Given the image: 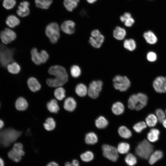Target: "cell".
I'll list each match as a JSON object with an SVG mask.
<instances>
[{"mask_svg": "<svg viewBox=\"0 0 166 166\" xmlns=\"http://www.w3.org/2000/svg\"><path fill=\"white\" fill-rule=\"evenodd\" d=\"M102 148L103 154L105 157L113 162L117 160L119 155L117 148L107 144L103 145Z\"/></svg>", "mask_w": 166, "mask_h": 166, "instance_id": "cell-7", "label": "cell"}, {"mask_svg": "<svg viewBox=\"0 0 166 166\" xmlns=\"http://www.w3.org/2000/svg\"><path fill=\"white\" fill-rule=\"evenodd\" d=\"M16 4L15 0H4L3 2V7L7 10L13 8Z\"/></svg>", "mask_w": 166, "mask_h": 166, "instance_id": "cell-47", "label": "cell"}, {"mask_svg": "<svg viewBox=\"0 0 166 166\" xmlns=\"http://www.w3.org/2000/svg\"><path fill=\"white\" fill-rule=\"evenodd\" d=\"M30 3L27 1L21 2L17 11V14L20 17H24L29 15L30 13L29 8Z\"/></svg>", "mask_w": 166, "mask_h": 166, "instance_id": "cell-12", "label": "cell"}, {"mask_svg": "<svg viewBox=\"0 0 166 166\" xmlns=\"http://www.w3.org/2000/svg\"><path fill=\"white\" fill-rule=\"evenodd\" d=\"M108 120L104 117L100 116L98 117L95 121V124L96 127L99 129L105 128L108 124Z\"/></svg>", "mask_w": 166, "mask_h": 166, "instance_id": "cell-32", "label": "cell"}, {"mask_svg": "<svg viewBox=\"0 0 166 166\" xmlns=\"http://www.w3.org/2000/svg\"><path fill=\"white\" fill-rule=\"evenodd\" d=\"M23 148V146L22 143L17 142L14 144L12 149L22 156L25 154Z\"/></svg>", "mask_w": 166, "mask_h": 166, "instance_id": "cell-45", "label": "cell"}, {"mask_svg": "<svg viewBox=\"0 0 166 166\" xmlns=\"http://www.w3.org/2000/svg\"><path fill=\"white\" fill-rule=\"evenodd\" d=\"M160 131L156 128H152L147 134V139L149 141L154 142L158 140L160 134Z\"/></svg>", "mask_w": 166, "mask_h": 166, "instance_id": "cell-21", "label": "cell"}, {"mask_svg": "<svg viewBox=\"0 0 166 166\" xmlns=\"http://www.w3.org/2000/svg\"><path fill=\"white\" fill-rule=\"evenodd\" d=\"M68 79L55 77L54 78H49L46 80V83L50 87H60L68 81Z\"/></svg>", "mask_w": 166, "mask_h": 166, "instance_id": "cell-13", "label": "cell"}, {"mask_svg": "<svg viewBox=\"0 0 166 166\" xmlns=\"http://www.w3.org/2000/svg\"><path fill=\"white\" fill-rule=\"evenodd\" d=\"M124 107L123 104L120 102H117L113 104L112 107L113 113L116 115H120L124 111Z\"/></svg>", "mask_w": 166, "mask_h": 166, "instance_id": "cell-22", "label": "cell"}, {"mask_svg": "<svg viewBox=\"0 0 166 166\" xmlns=\"http://www.w3.org/2000/svg\"><path fill=\"white\" fill-rule=\"evenodd\" d=\"M27 85L30 90L36 92L39 90L41 85L38 80L34 77H30L27 81Z\"/></svg>", "mask_w": 166, "mask_h": 166, "instance_id": "cell-17", "label": "cell"}, {"mask_svg": "<svg viewBox=\"0 0 166 166\" xmlns=\"http://www.w3.org/2000/svg\"><path fill=\"white\" fill-rule=\"evenodd\" d=\"M97 0H86L90 4H93L96 2Z\"/></svg>", "mask_w": 166, "mask_h": 166, "instance_id": "cell-57", "label": "cell"}, {"mask_svg": "<svg viewBox=\"0 0 166 166\" xmlns=\"http://www.w3.org/2000/svg\"><path fill=\"white\" fill-rule=\"evenodd\" d=\"M105 37L101 34L99 36L95 37H90L89 42L93 47L96 48H100L104 42Z\"/></svg>", "mask_w": 166, "mask_h": 166, "instance_id": "cell-14", "label": "cell"}, {"mask_svg": "<svg viewBox=\"0 0 166 166\" xmlns=\"http://www.w3.org/2000/svg\"><path fill=\"white\" fill-rule=\"evenodd\" d=\"M75 24L71 20H67L64 22L61 26L62 31L64 33L71 34L74 33L75 31Z\"/></svg>", "mask_w": 166, "mask_h": 166, "instance_id": "cell-11", "label": "cell"}, {"mask_svg": "<svg viewBox=\"0 0 166 166\" xmlns=\"http://www.w3.org/2000/svg\"><path fill=\"white\" fill-rule=\"evenodd\" d=\"M45 33L50 42L53 44L58 41L60 37V28L56 23H50L46 26Z\"/></svg>", "mask_w": 166, "mask_h": 166, "instance_id": "cell-4", "label": "cell"}, {"mask_svg": "<svg viewBox=\"0 0 166 166\" xmlns=\"http://www.w3.org/2000/svg\"><path fill=\"white\" fill-rule=\"evenodd\" d=\"M4 126V123L2 120L0 119V129H2Z\"/></svg>", "mask_w": 166, "mask_h": 166, "instance_id": "cell-55", "label": "cell"}, {"mask_svg": "<svg viewBox=\"0 0 166 166\" xmlns=\"http://www.w3.org/2000/svg\"><path fill=\"white\" fill-rule=\"evenodd\" d=\"M8 71L10 73L13 74L18 73L21 70V67L17 62H13L9 64L7 66Z\"/></svg>", "mask_w": 166, "mask_h": 166, "instance_id": "cell-34", "label": "cell"}, {"mask_svg": "<svg viewBox=\"0 0 166 166\" xmlns=\"http://www.w3.org/2000/svg\"><path fill=\"white\" fill-rule=\"evenodd\" d=\"M143 36L146 42L149 44H155L157 41V36L155 33L151 30H148L144 32Z\"/></svg>", "mask_w": 166, "mask_h": 166, "instance_id": "cell-16", "label": "cell"}, {"mask_svg": "<svg viewBox=\"0 0 166 166\" xmlns=\"http://www.w3.org/2000/svg\"><path fill=\"white\" fill-rule=\"evenodd\" d=\"M75 91L76 94L80 97H85L88 94V88L84 84L82 83L76 85Z\"/></svg>", "mask_w": 166, "mask_h": 166, "instance_id": "cell-23", "label": "cell"}, {"mask_svg": "<svg viewBox=\"0 0 166 166\" xmlns=\"http://www.w3.org/2000/svg\"><path fill=\"white\" fill-rule=\"evenodd\" d=\"M164 127L166 128V117L162 122Z\"/></svg>", "mask_w": 166, "mask_h": 166, "instance_id": "cell-58", "label": "cell"}, {"mask_svg": "<svg viewBox=\"0 0 166 166\" xmlns=\"http://www.w3.org/2000/svg\"><path fill=\"white\" fill-rule=\"evenodd\" d=\"M123 45L125 49L131 51H134L136 46V42L132 38L125 40L123 43Z\"/></svg>", "mask_w": 166, "mask_h": 166, "instance_id": "cell-33", "label": "cell"}, {"mask_svg": "<svg viewBox=\"0 0 166 166\" xmlns=\"http://www.w3.org/2000/svg\"><path fill=\"white\" fill-rule=\"evenodd\" d=\"M153 86L155 91L159 93L166 92V77H157L153 82Z\"/></svg>", "mask_w": 166, "mask_h": 166, "instance_id": "cell-8", "label": "cell"}, {"mask_svg": "<svg viewBox=\"0 0 166 166\" xmlns=\"http://www.w3.org/2000/svg\"><path fill=\"white\" fill-rule=\"evenodd\" d=\"M98 138L94 132H91L87 133L85 137V143L88 144H94L97 143Z\"/></svg>", "mask_w": 166, "mask_h": 166, "instance_id": "cell-27", "label": "cell"}, {"mask_svg": "<svg viewBox=\"0 0 166 166\" xmlns=\"http://www.w3.org/2000/svg\"><path fill=\"white\" fill-rule=\"evenodd\" d=\"M118 131L120 136L124 139L129 138L132 135L131 131L124 126H120L119 128Z\"/></svg>", "mask_w": 166, "mask_h": 166, "instance_id": "cell-26", "label": "cell"}, {"mask_svg": "<svg viewBox=\"0 0 166 166\" xmlns=\"http://www.w3.org/2000/svg\"><path fill=\"white\" fill-rule=\"evenodd\" d=\"M14 49L9 48L0 44V64L2 67L6 68L9 63L14 61Z\"/></svg>", "mask_w": 166, "mask_h": 166, "instance_id": "cell-3", "label": "cell"}, {"mask_svg": "<svg viewBox=\"0 0 166 166\" xmlns=\"http://www.w3.org/2000/svg\"><path fill=\"white\" fill-rule=\"evenodd\" d=\"M20 22L19 19L14 15L9 16L6 20V23L7 25L11 28H14L18 26Z\"/></svg>", "mask_w": 166, "mask_h": 166, "instance_id": "cell-29", "label": "cell"}, {"mask_svg": "<svg viewBox=\"0 0 166 166\" xmlns=\"http://www.w3.org/2000/svg\"><path fill=\"white\" fill-rule=\"evenodd\" d=\"M147 126L146 123L143 121H142L136 124L133 126V128L136 132L140 133L147 127Z\"/></svg>", "mask_w": 166, "mask_h": 166, "instance_id": "cell-44", "label": "cell"}, {"mask_svg": "<svg viewBox=\"0 0 166 166\" xmlns=\"http://www.w3.org/2000/svg\"><path fill=\"white\" fill-rule=\"evenodd\" d=\"M135 20L132 17H130L127 19L124 22V25L127 27H131L134 24Z\"/></svg>", "mask_w": 166, "mask_h": 166, "instance_id": "cell-50", "label": "cell"}, {"mask_svg": "<svg viewBox=\"0 0 166 166\" xmlns=\"http://www.w3.org/2000/svg\"><path fill=\"white\" fill-rule=\"evenodd\" d=\"M139 104V101L137 94H132L129 97L128 102L129 109L131 110L135 109Z\"/></svg>", "mask_w": 166, "mask_h": 166, "instance_id": "cell-28", "label": "cell"}, {"mask_svg": "<svg viewBox=\"0 0 166 166\" xmlns=\"http://www.w3.org/2000/svg\"><path fill=\"white\" fill-rule=\"evenodd\" d=\"M145 121L147 125L150 127H152L156 125L158 121L155 115L150 114L146 118Z\"/></svg>", "mask_w": 166, "mask_h": 166, "instance_id": "cell-37", "label": "cell"}, {"mask_svg": "<svg viewBox=\"0 0 166 166\" xmlns=\"http://www.w3.org/2000/svg\"></svg>", "mask_w": 166, "mask_h": 166, "instance_id": "cell-60", "label": "cell"}, {"mask_svg": "<svg viewBox=\"0 0 166 166\" xmlns=\"http://www.w3.org/2000/svg\"><path fill=\"white\" fill-rule=\"evenodd\" d=\"M4 162L3 160L0 157V166H4Z\"/></svg>", "mask_w": 166, "mask_h": 166, "instance_id": "cell-56", "label": "cell"}, {"mask_svg": "<svg viewBox=\"0 0 166 166\" xmlns=\"http://www.w3.org/2000/svg\"><path fill=\"white\" fill-rule=\"evenodd\" d=\"M113 86L115 89L121 92L126 91L130 87L131 83L126 76H116L113 79Z\"/></svg>", "mask_w": 166, "mask_h": 166, "instance_id": "cell-5", "label": "cell"}, {"mask_svg": "<svg viewBox=\"0 0 166 166\" xmlns=\"http://www.w3.org/2000/svg\"><path fill=\"white\" fill-rule=\"evenodd\" d=\"M155 113L158 121L162 123L166 117L164 112L162 109H158L156 110Z\"/></svg>", "mask_w": 166, "mask_h": 166, "instance_id": "cell-46", "label": "cell"}, {"mask_svg": "<svg viewBox=\"0 0 166 166\" xmlns=\"http://www.w3.org/2000/svg\"><path fill=\"white\" fill-rule=\"evenodd\" d=\"M163 156L162 152L160 150H156L152 152L149 158V163L152 165L155 164Z\"/></svg>", "mask_w": 166, "mask_h": 166, "instance_id": "cell-24", "label": "cell"}, {"mask_svg": "<svg viewBox=\"0 0 166 166\" xmlns=\"http://www.w3.org/2000/svg\"><path fill=\"white\" fill-rule=\"evenodd\" d=\"M0 38L2 42L5 44L10 43L16 38V34L12 30L5 28L0 34Z\"/></svg>", "mask_w": 166, "mask_h": 166, "instance_id": "cell-9", "label": "cell"}, {"mask_svg": "<svg viewBox=\"0 0 166 166\" xmlns=\"http://www.w3.org/2000/svg\"><path fill=\"white\" fill-rule=\"evenodd\" d=\"M31 59L32 61L37 65H40L42 64L40 53L38 52L37 49L33 48L31 52Z\"/></svg>", "mask_w": 166, "mask_h": 166, "instance_id": "cell-31", "label": "cell"}, {"mask_svg": "<svg viewBox=\"0 0 166 166\" xmlns=\"http://www.w3.org/2000/svg\"><path fill=\"white\" fill-rule=\"evenodd\" d=\"M28 103L24 98L20 97L16 100L15 103L16 108L19 111H24L28 107Z\"/></svg>", "mask_w": 166, "mask_h": 166, "instance_id": "cell-20", "label": "cell"}, {"mask_svg": "<svg viewBox=\"0 0 166 166\" xmlns=\"http://www.w3.org/2000/svg\"><path fill=\"white\" fill-rule=\"evenodd\" d=\"M100 31L97 29L93 30L91 33V37H95L98 36L101 34Z\"/></svg>", "mask_w": 166, "mask_h": 166, "instance_id": "cell-53", "label": "cell"}, {"mask_svg": "<svg viewBox=\"0 0 166 166\" xmlns=\"http://www.w3.org/2000/svg\"><path fill=\"white\" fill-rule=\"evenodd\" d=\"M9 158L15 162H18L21 160L22 156L12 149L8 153Z\"/></svg>", "mask_w": 166, "mask_h": 166, "instance_id": "cell-41", "label": "cell"}, {"mask_svg": "<svg viewBox=\"0 0 166 166\" xmlns=\"http://www.w3.org/2000/svg\"><path fill=\"white\" fill-rule=\"evenodd\" d=\"M48 72L55 77L68 79V75L65 69L60 65L52 66L49 69Z\"/></svg>", "mask_w": 166, "mask_h": 166, "instance_id": "cell-10", "label": "cell"}, {"mask_svg": "<svg viewBox=\"0 0 166 166\" xmlns=\"http://www.w3.org/2000/svg\"><path fill=\"white\" fill-rule=\"evenodd\" d=\"M130 148V145L128 143L121 142L118 144L117 149L118 152L121 154H124L127 153Z\"/></svg>", "mask_w": 166, "mask_h": 166, "instance_id": "cell-38", "label": "cell"}, {"mask_svg": "<svg viewBox=\"0 0 166 166\" xmlns=\"http://www.w3.org/2000/svg\"><path fill=\"white\" fill-rule=\"evenodd\" d=\"M146 58L149 61L154 62L156 61L157 55L155 52L152 51H149L147 54Z\"/></svg>", "mask_w": 166, "mask_h": 166, "instance_id": "cell-48", "label": "cell"}, {"mask_svg": "<svg viewBox=\"0 0 166 166\" xmlns=\"http://www.w3.org/2000/svg\"><path fill=\"white\" fill-rule=\"evenodd\" d=\"M47 107L48 110L52 113H57L59 110V107L57 101L52 99L47 104Z\"/></svg>", "mask_w": 166, "mask_h": 166, "instance_id": "cell-25", "label": "cell"}, {"mask_svg": "<svg viewBox=\"0 0 166 166\" xmlns=\"http://www.w3.org/2000/svg\"><path fill=\"white\" fill-rule=\"evenodd\" d=\"M22 132L12 128L0 131V144L8 147L15 141L21 135Z\"/></svg>", "mask_w": 166, "mask_h": 166, "instance_id": "cell-1", "label": "cell"}, {"mask_svg": "<svg viewBox=\"0 0 166 166\" xmlns=\"http://www.w3.org/2000/svg\"><path fill=\"white\" fill-rule=\"evenodd\" d=\"M70 72L72 76L74 78L78 77L81 73V68L78 66L76 65H74L71 66Z\"/></svg>", "mask_w": 166, "mask_h": 166, "instance_id": "cell-43", "label": "cell"}, {"mask_svg": "<svg viewBox=\"0 0 166 166\" xmlns=\"http://www.w3.org/2000/svg\"><path fill=\"white\" fill-rule=\"evenodd\" d=\"M40 53L42 63H45L48 59L49 54L45 50H42Z\"/></svg>", "mask_w": 166, "mask_h": 166, "instance_id": "cell-49", "label": "cell"}, {"mask_svg": "<svg viewBox=\"0 0 166 166\" xmlns=\"http://www.w3.org/2000/svg\"><path fill=\"white\" fill-rule=\"evenodd\" d=\"M153 145L147 140L144 139L138 144L135 148L136 154L140 157L148 159L152 153Z\"/></svg>", "mask_w": 166, "mask_h": 166, "instance_id": "cell-2", "label": "cell"}, {"mask_svg": "<svg viewBox=\"0 0 166 166\" xmlns=\"http://www.w3.org/2000/svg\"><path fill=\"white\" fill-rule=\"evenodd\" d=\"M139 100V104L135 107V109L136 110H140L143 109L146 105L148 97L145 94L142 93H139L137 94Z\"/></svg>", "mask_w": 166, "mask_h": 166, "instance_id": "cell-18", "label": "cell"}, {"mask_svg": "<svg viewBox=\"0 0 166 166\" xmlns=\"http://www.w3.org/2000/svg\"><path fill=\"white\" fill-rule=\"evenodd\" d=\"M63 4L66 9L70 12L73 11L78 5V3L74 0H64Z\"/></svg>", "mask_w": 166, "mask_h": 166, "instance_id": "cell-35", "label": "cell"}, {"mask_svg": "<svg viewBox=\"0 0 166 166\" xmlns=\"http://www.w3.org/2000/svg\"><path fill=\"white\" fill-rule=\"evenodd\" d=\"M126 35V31L123 28L119 26L116 27L113 31V36L116 39L121 40Z\"/></svg>", "mask_w": 166, "mask_h": 166, "instance_id": "cell-19", "label": "cell"}, {"mask_svg": "<svg viewBox=\"0 0 166 166\" xmlns=\"http://www.w3.org/2000/svg\"><path fill=\"white\" fill-rule=\"evenodd\" d=\"M125 161L129 166H133L137 163L136 157L132 154L129 153L125 157Z\"/></svg>", "mask_w": 166, "mask_h": 166, "instance_id": "cell-40", "label": "cell"}, {"mask_svg": "<svg viewBox=\"0 0 166 166\" xmlns=\"http://www.w3.org/2000/svg\"><path fill=\"white\" fill-rule=\"evenodd\" d=\"M63 106L64 109L66 110L72 112L76 109L77 103L73 98L69 97L65 100Z\"/></svg>", "mask_w": 166, "mask_h": 166, "instance_id": "cell-15", "label": "cell"}, {"mask_svg": "<svg viewBox=\"0 0 166 166\" xmlns=\"http://www.w3.org/2000/svg\"><path fill=\"white\" fill-rule=\"evenodd\" d=\"M81 160L85 162H89L92 160L94 158L93 153L90 151H87L81 154Z\"/></svg>", "mask_w": 166, "mask_h": 166, "instance_id": "cell-42", "label": "cell"}, {"mask_svg": "<svg viewBox=\"0 0 166 166\" xmlns=\"http://www.w3.org/2000/svg\"><path fill=\"white\" fill-rule=\"evenodd\" d=\"M45 128L47 131H50L54 129L56 126V123L54 120L51 117L47 118L43 124Z\"/></svg>", "mask_w": 166, "mask_h": 166, "instance_id": "cell-36", "label": "cell"}, {"mask_svg": "<svg viewBox=\"0 0 166 166\" xmlns=\"http://www.w3.org/2000/svg\"><path fill=\"white\" fill-rule=\"evenodd\" d=\"M78 161L76 159L73 160L71 163L66 162L65 164V166H79Z\"/></svg>", "mask_w": 166, "mask_h": 166, "instance_id": "cell-52", "label": "cell"}, {"mask_svg": "<svg viewBox=\"0 0 166 166\" xmlns=\"http://www.w3.org/2000/svg\"><path fill=\"white\" fill-rule=\"evenodd\" d=\"M77 3H78L79 2L80 0H74Z\"/></svg>", "mask_w": 166, "mask_h": 166, "instance_id": "cell-59", "label": "cell"}, {"mask_svg": "<svg viewBox=\"0 0 166 166\" xmlns=\"http://www.w3.org/2000/svg\"><path fill=\"white\" fill-rule=\"evenodd\" d=\"M131 17H132V16L130 13L126 12L120 17V19L122 22L124 23L127 19Z\"/></svg>", "mask_w": 166, "mask_h": 166, "instance_id": "cell-51", "label": "cell"}, {"mask_svg": "<svg viewBox=\"0 0 166 166\" xmlns=\"http://www.w3.org/2000/svg\"><path fill=\"white\" fill-rule=\"evenodd\" d=\"M53 0H35L37 7L43 9L49 8L53 2Z\"/></svg>", "mask_w": 166, "mask_h": 166, "instance_id": "cell-30", "label": "cell"}, {"mask_svg": "<svg viewBox=\"0 0 166 166\" xmlns=\"http://www.w3.org/2000/svg\"><path fill=\"white\" fill-rule=\"evenodd\" d=\"M54 94L57 100L61 101L65 97V91L62 87H58L55 90Z\"/></svg>", "mask_w": 166, "mask_h": 166, "instance_id": "cell-39", "label": "cell"}, {"mask_svg": "<svg viewBox=\"0 0 166 166\" xmlns=\"http://www.w3.org/2000/svg\"><path fill=\"white\" fill-rule=\"evenodd\" d=\"M46 166H59V165L57 163L53 161L49 163Z\"/></svg>", "mask_w": 166, "mask_h": 166, "instance_id": "cell-54", "label": "cell"}, {"mask_svg": "<svg viewBox=\"0 0 166 166\" xmlns=\"http://www.w3.org/2000/svg\"><path fill=\"white\" fill-rule=\"evenodd\" d=\"M103 84L102 81L100 80H94L91 82L88 89L89 96L93 99L97 98L102 90Z\"/></svg>", "mask_w": 166, "mask_h": 166, "instance_id": "cell-6", "label": "cell"}]
</instances>
